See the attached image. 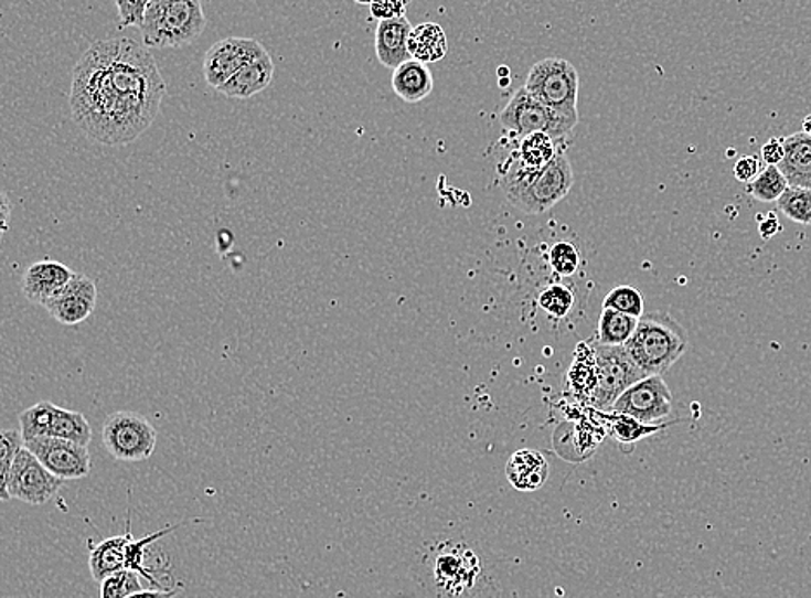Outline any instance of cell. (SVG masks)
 I'll use <instances>...</instances> for the list:
<instances>
[{
    "mask_svg": "<svg viewBox=\"0 0 811 598\" xmlns=\"http://www.w3.org/2000/svg\"><path fill=\"white\" fill-rule=\"evenodd\" d=\"M167 82L146 45L125 36L94 42L73 68L70 111L99 145H132L154 124Z\"/></svg>",
    "mask_w": 811,
    "mask_h": 598,
    "instance_id": "1",
    "label": "cell"
},
{
    "mask_svg": "<svg viewBox=\"0 0 811 598\" xmlns=\"http://www.w3.org/2000/svg\"><path fill=\"white\" fill-rule=\"evenodd\" d=\"M573 182L572 163L566 156L557 154L547 167L533 172L512 161L502 179V188L512 206L527 215H542L568 196Z\"/></svg>",
    "mask_w": 811,
    "mask_h": 598,
    "instance_id": "2",
    "label": "cell"
},
{
    "mask_svg": "<svg viewBox=\"0 0 811 598\" xmlns=\"http://www.w3.org/2000/svg\"><path fill=\"white\" fill-rule=\"evenodd\" d=\"M687 346L685 329L663 311L640 317L636 334L625 344L645 375H663L682 359Z\"/></svg>",
    "mask_w": 811,
    "mask_h": 598,
    "instance_id": "3",
    "label": "cell"
},
{
    "mask_svg": "<svg viewBox=\"0 0 811 598\" xmlns=\"http://www.w3.org/2000/svg\"><path fill=\"white\" fill-rule=\"evenodd\" d=\"M206 24L201 0H151L139 30L148 49H180L196 42Z\"/></svg>",
    "mask_w": 811,
    "mask_h": 598,
    "instance_id": "4",
    "label": "cell"
},
{
    "mask_svg": "<svg viewBox=\"0 0 811 598\" xmlns=\"http://www.w3.org/2000/svg\"><path fill=\"white\" fill-rule=\"evenodd\" d=\"M524 88L538 103L556 109L561 115L579 120V75L575 64L569 61L547 57V60L533 64L532 70L527 73Z\"/></svg>",
    "mask_w": 811,
    "mask_h": 598,
    "instance_id": "5",
    "label": "cell"
},
{
    "mask_svg": "<svg viewBox=\"0 0 811 598\" xmlns=\"http://www.w3.org/2000/svg\"><path fill=\"white\" fill-rule=\"evenodd\" d=\"M158 433L137 412L120 410L108 415L103 426V444L113 459L142 462L157 450Z\"/></svg>",
    "mask_w": 811,
    "mask_h": 598,
    "instance_id": "6",
    "label": "cell"
},
{
    "mask_svg": "<svg viewBox=\"0 0 811 598\" xmlns=\"http://www.w3.org/2000/svg\"><path fill=\"white\" fill-rule=\"evenodd\" d=\"M578 120L538 103L521 87L500 113V125L512 136L544 132L559 140L573 132Z\"/></svg>",
    "mask_w": 811,
    "mask_h": 598,
    "instance_id": "7",
    "label": "cell"
},
{
    "mask_svg": "<svg viewBox=\"0 0 811 598\" xmlns=\"http://www.w3.org/2000/svg\"><path fill=\"white\" fill-rule=\"evenodd\" d=\"M596 359L597 386L590 402L599 410H611L616 399L620 398L628 387L642 381L648 375L628 355L625 346H604L594 344Z\"/></svg>",
    "mask_w": 811,
    "mask_h": 598,
    "instance_id": "8",
    "label": "cell"
},
{
    "mask_svg": "<svg viewBox=\"0 0 811 598\" xmlns=\"http://www.w3.org/2000/svg\"><path fill=\"white\" fill-rule=\"evenodd\" d=\"M481 578L480 558L463 545L438 548L433 560V579L441 598H472Z\"/></svg>",
    "mask_w": 811,
    "mask_h": 598,
    "instance_id": "9",
    "label": "cell"
},
{
    "mask_svg": "<svg viewBox=\"0 0 811 598\" xmlns=\"http://www.w3.org/2000/svg\"><path fill=\"white\" fill-rule=\"evenodd\" d=\"M63 483V479L49 471L29 448L23 447L12 463L8 483L9 500H20L29 505L41 506L60 493Z\"/></svg>",
    "mask_w": 811,
    "mask_h": 598,
    "instance_id": "10",
    "label": "cell"
},
{
    "mask_svg": "<svg viewBox=\"0 0 811 598\" xmlns=\"http://www.w3.org/2000/svg\"><path fill=\"white\" fill-rule=\"evenodd\" d=\"M260 42L249 36H227L215 42L204 54L203 75L210 87L218 88L231 81L246 64L265 54Z\"/></svg>",
    "mask_w": 811,
    "mask_h": 598,
    "instance_id": "11",
    "label": "cell"
},
{
    "mask_svg": "<svg viewBox=\"0 0 811 598\" xmlns=\"http://www.w3.org/2000/svg\"><path fill=\"white\" fill-rule=\"evenodd\" d=\"M673 410V396L661 375H648L639 383L628 387L627 392L616 399L611 410L616 414L630 415L643 424H654L666 419Z\"/></svg>",
    "mask_w": 811,
    "mask_h": 598,
    "instance_id": "12",
    "label": "cell"
},
{
    "mask_svg": "<svg viewBox=\"0 0 811 598\" xmlns=\"http://www.w3.org/2000/svg\"><path fill=\"white\" fill-rule=\"evenodd\" d=\"M24 447L63 481L87 478L90 474V453L84 445L61 438H35L24 441Z\"/></svg>",
    "mask_w": 811,
    "mask_h": 598,
    "instance_id": "13",
    "label": "cell"
},
{
    "mask_svg": "<svg viewBox=\"0 0 811 598\" xmlns=\"http://www.w3.org/2000/svg\"><path fill=\"white\" fill-rule=\"evenodd\" d=\"M96 305V282L84 274H75L57 295L49 299L44 308L57 322L75 328L93 316Z\"/></svg>",
    "mask_w": 811,
    "mask_h": 598,
    "instance_id": "14",
    "label": "cell"
},
{
    "mask_svg": "<svg viewBox=\"0 0 811 598\" xmlns=\"http://www.w3.org/2000/svg\"><path fill=\"white\" fill-rule=\"evenodd\" d=\"M75 276V271L54 259H42L30 265L21 280V291L30 303L44 307Z\"/></svg>",
    "mask_w": 811,
    "mask_h": 598,
    "instance_id": "15",
    "label": "cell"
},
{
    "mask_svg": "<svg viewBox=\"0 0 811 598\" xmlns=\"http://www.w3.org/2000/svg\"><path fill=\"white\" fill-rule=\"evenodd\" d=\"M412 29L414 26L407 17L377 23L374 47H376L377 60L384 68L396 70L405 61L412 60L408 54V39H410Z\"/></svg>",
    "mask_w": 811,
    "mask_h": 598,
    "instance_id": "16",
    "label": "cell"
},
{
    "mask_svg": "<svg viewBox=\"0 0 811 598\" xmlns=\"http://www.w3.org/2000/svg\"><path fill=\"white\" fill-rule=\"evenodd\" d=\"M276 64L268 52L246 64L231 81L225 82L218 93L228 99H249L256 94L264 93L268 85L273 84Z\"/></svg>",
    "mask_w": 811,
    "mask_h": 598,
    "instance_id": "17",
    "label": "cell"
},
{
    "mask_svg": "<svg viewBox=\"0 0 811 598\" xmlns=\"http://www.w3.org/2000/svg\"><path fill=\"white\" fill-rule=\"evenodd\" d=\"M505 476L514 490L532 493L547 483V459L540 451L524 448L511 455L505 466Z\"/></svg>",
    "mask_w": 811,
    "mask_h": 598,
    "instance_id": "18",
    "label": "cell"
},
{
    "mask_svg": "<svg viewBox=\"0 0 811 598\" xmlns=\"http://www.w3.org/2000/svg\"><path fill=\"white\" fill-rule=\"evenodd\" d=\"M392 87L396 96L405 103L417 104L433 93L435 81H433V73L429 72L428 64L408 60L398 68L393 70Z\"/></svg>",
    "mask_w": 811,
    "mask_h": 598,
    "instance_id": "19",
    "label": "cell"
},
{
    "mask_svg": "<svg viewBox=\"0 0 811 598\" xmlns=\"http://www.w3.org/2000/svg\"><path fill=\"white\" fill-rule=\"evenodd\" d=\"M786 158L779 164L780 172L791 188L811 189V136L792 134L783 139Z\"/></svg>",
    "mask_w": 811,
    "mask_h": 598,
    "instance_id": "20",
    "label": "cell"
},
{
    "mask_svg": "<svg viewBox=\"0 0 811 598\" xmlns=\"http://www.w3.org/2000/svg\"><path fill=\"white\" fill-rule=\"evenodd\" d=\"M132 530L128 524L127 535L111 536V538L103 540L93 547L88 555V567L90 575L96 583L103 581L108 576L115 575L118 570L127 569L125 567V552L127 545L132 540Z\"/></svg>",
    "mask_w": 811,
    "mask_h": 598,
    "instance_id": "21",
    "label": "cell"
},
{
    "mask_svg": "<svg viewBox=\"0 0 811 598\" xmlns=\"http://www.w3.org/2000/svg\"><path fill=\"white\" fill-rule=\"evenodd\" d=\"M448 42L444 29L438 23H420L412 29L408 39V54L412 60L424 64L438 63L447 56Z\"/></svg>",
    "mask_w": 811,
    "mask_h": 598,
    "instance_id": "22",
    "label": "cell"
},
{
    "mask_svg": "<svg viewBox=\"0 0 811 598\" xmlns=\"http://www.w3.org/2000/svg\"><path fill=\"white\" fill-rule=\"evenodd\" d=\"M557 152V140L544 132L527 134L521 137L517 146L516 163L524 170H542L554 158Z\"/></svg>",
    "mask_w": 811,
    "mask_h": 598,
    "instance_id": "23",
    "label": "cell"
},
{
    "mask_svg": "<svg viewBox=\"0 0 811 598\" xmlns=\"http://www.w3.org/2000/svg\"><path fill=\"white\" fill-rule=\"evenodd\" d=\"M47 438L68 439L73 444L88 447L93 439V427L81 412L54 407L53 420L49 426Z\"/></svg>",
    "mask_w": 811,
    "mask_h": 598,
    "instance_id": "24",
    "label": "cell"
},
{
    "mask_svg": "<svg viewBox=\"0 0 811 598\" xmlns=\"http://www.w3.org/2000/svg\"><path fill=\"white\" fill-rule=\"evenodd\" d=\"M637 325V317L616 310H602L597 323V343L604 346H625L636 334Z\"/></svg>",
    "mask_w": 811,
    "mask_h": 598,
    "instance_id": "25",
    "label": "cell"
},
{
    "mask_svg": "<svg viewBox=\"0 0 811 598\" xmlns=\"http://www.w3.org/2000/svg\"><path fill=\"white\" fill-rule=\"evenodd\" d=\"M602 417L612 438L618 444L625 445V447H632L640 439L658 435V433L663 431L664 427H666V424H643L640 420L633 419L630 415L616 414V412H611L609 415H602Z\"/></svg>",
    "mask_w": 811,
    "mask_h": 598,
    "instance_id": "26",
    "label": "cell"
},
{
    "mask_svg": "<svg viewBox=\"0 0 811 598\" xmlns=\"http://www.w3.org/2000/svg\"><path fill=\"white\" fill-rule=\"evenodd\" d=\"M788 189V179L780 172V168L768 164L764 172L748 184V194L761 203H777Z\"/></svg>",
    "mask_w": 811,
    "mask_h": 598,
    "instance_id": "27",
    "label": "cell"
},
{
    "mask_svg": "<svg viewBox=\"0 0 811 598\" xmlns=\"http://www.w3.org/2000/svg\"><path fill=\"white\" fill-rule=\"evenodd\" d=\"M179 527L180 524H172V526L163 527V530L145 536V538L130 540L127 545V552H125V567L130 570H136L140 576H145L149 583H152L154 587H158V581L152 576L151 570L146 569L145 566L146 548L152 545V543H157L158 540L163 538V536L170 535L173 531L179 530Z\"/></svg>",
    "mask_w": 811,
    "mask_h": 598,
    "instance_id": "28",
    "label": "cell"
},
{
    "mask_svg": "<svg viewBox=\"0 0 811 598\" xmlns=\"http://www.w3.org/2000/svg\"><path fill=\"white\" fill-rule=\"evenodd\" d=\"M779 212L796 224L811 225V189L791 188L777 201Z\"/></svg>",
    "mask_w": 811,
    "mask_h": 598,
    "instance_id": "29",
    "label": "cell"
},
{
    "mask_svg": "<svg viewBox=\"0 0 811 598\" xmlns=\"http://www.w3.org/2000/svg\"><path fill=\"white\" fill-rule=\"evenodd\" d=\"M24 447L21 433L14 429H6L0 433V499L8 502V483L11 478L12 463L17 459L18 451Z\"/></svg>",
    "mask_w": 811,
    "mask_h": 598,
    "instance_id": "30",
    "label": "cell"
},
{
    "mask_svg": "<svg viewBox=\"0 0 811 598\" xmlns=\"http://www.w3.org/2000/svg\"><path fill=\"white\" fill-rule=\"evenodd\" d=\"M538 307L552 319H564L575 307V292L564 284H551L540 292Z\"/></svg>",
    "mask_w": 811,
    "mask_h": 598,
    "instance_id": "31",
    "label": "cell"
},
{
    "mask_svg": "<svg viewBox=\"0 0 811 598\" xmlns=\"http://www.w3.org/2000/svg\"><path fill=\"white\" fill-rule=\"evenodd\" d=\"M602 310L621 311V313L640 319V317L645 316L643 313L642 292L632 288V286H618L604 298Z\"/></svg>",
    "mask_w": 811,
    "mask_h": 598,
    "instance_id": "32",
    "label": "cell"
},
{
    "mask_svg": "<svg viewBox=\"0 0 811 598\" xmlns=\"http://www.w3.org/2000/svg\"><path fill=\"white\" fill-rule=\"evenodd\" d=\"M139 573L136 570H118L115 575L103 579L100 585V598H128L130 595L142 590L140 588Z\"/></svg>",
    "mask_w": 811,
    "mask_h": 598,
    "instance_id": "33",
    "label": "cell"
},
{
    "mask_svg": "<svg viewBox=\"0 0 811 598\" xmlns=\"http://www.w3.org/2000/svg\"><path fill=\"white\" fill-rule=\"evenodd\" d=\"M548 265L557 276L572 277L575 276L579 265H581V256H579L575 244L568 243V241H559L548 252Z\"/></svg>",
    "mask_w": 811,
    "mask_h": 598,
    "instance_id": "34",
    "label": "cell"
},
{
    "mask_svg": "<svg viewBox=\"0 0 811 598\" xmlns=\"http://www.w3.org/2000/svg\"><path fill=\"white\" fill-rule=\"evenodd\" d=\"M115 4L118 8V17H120L124 26L140 29V24L145 20L146 9L151 4V0H115Z\"/></svg>",
    "mask_w": 811,
    "mask_h": 598,
    "instance_id": "35",
    "label": "cell"
},
{
    "mask_svg": "<svg viewBox=\"0 0 811 598\" xmlns=\"http://www.w3.org/2000/svg\"><path fill=\"white\" fill-rule=\"evenodd\" d=\"M371 17L377 21L396 20L407 17V2L405 0H374L371 6Z\"/></svg>",
    "mask_w": 811,
    "mask_h": 598,
    "instance_id": "36",
    "label": "cell"
},
{
    "mask_svg": "<svg viewBox=\"0 0 811 598\" xmlns=\"http://www.w3.org/2000/svg\"><path fill=\"white\" fill-rule=\"evenodd\" d=\"M761 173L759 160L756 156H743L734 167V175L743 184H751L753 180Z\"/></svg>",
    "mask_w": 811,
    "mask_h": 598,
    "instance_id": "37",
    "label": "cell"
},
{
    "mask_svg": "<svg viewBox=\"0 0 811 598\" xmlns=\"http://www.w3.org/2000/svg\"><path fill=\"white\" fill-rule=\"evenodd\" d=\"M761 158H764L765 163L770 164V167H779V164L782 163L783 158H786V146H783V139H779V137H770V139L765 142L764 148H761Z\"/></svg>",
    "mask_w": 811,
    "mask_h": 598,
    "instance_id": "38",
    "label": "cell"
},
{
    "mask_svg": "<svg viewBox=\"0 0 811 598\" xmlns=\"http://www.w3.org/2000/svg\"><path fill=\"white\" fill-rule=\"evenodd\" d=\"M782 231L780 220L777 218L776 213H768L761 222H759V236L764 241H770L771 237H776L779 232Z\"/></svg>",
    "mask_w": 811,
    "mask_h": 598,
    "instance_id": "39",
    "label": "cell"
},
{
    "mask_svg": "<svg viewBox=\"0 0 811 598\" xmlns=\"http://www.w3.org/2000/svg\"><path fill=\"white\" fill-rule=\"evenodd\" d=\"M179 590H140L128 598H175Z\"/></svg>",
    "mask_w": 811,
    "mask_h": 598,
    "instance_id": "40",
    "label": "cell"
},
{
    "mask_svg": "<svg viewBox=\"0 0 811 598\" xmlns=\"http://www.w3.org/2000/svg\"><path fill=\"white\" fill-rule=\"evenodd\" d=\"M0 206H2V234H6L9 228V218H11V201H9L8 194L6 192H2V203H0Z\"/></svg>",
    "mask_w": 811,
    "mask_h": 598,
    "instance_id": "41",
    "label": "cell"
},
{
    "mask_svg": "<svg viewBox=\"0 0 811 598\" xmlns=\"http://www.w3.org/2000/svg\"><path fill=\"white\" fill-rule=\"evenodd\" d=\"M803 132L808 134V136H811V115L804 116Z\"/></svg>",
    "mask_w": 811,
    "mask_h": 598,
    "instance_id": "42",
    "label": "cell"
},
{
    "mask_svg": "<svg viewBox=\"0 0 811 598\" xmlns=\"http://www.w3.org/2000/svg\"><path fill=\"white\" fill-rule=\"evenodd\" d=\"M353 2H356V4L360 6H371L374 0H353Z\"/></svg>",
    "mask_w": 811,
    "mask_h": 598,
    "instance_id": "43",
    "label": "cell"
}]
</instances>
